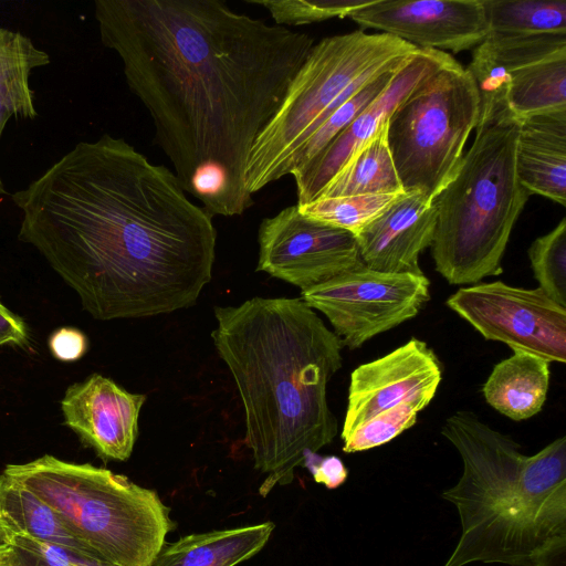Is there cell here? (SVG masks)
Wrapping results in <instances>:
<instances>
[{"label":"cell","mask_w":566,"mask_h":566,"mask_svg":"<svg viewBox=\"0 0 566 566\" xmlns=\"http://www.w3.org/2000/svg\"><path fill=\"white\" fill-rule=\"evenodd\" d=\"M3 473L49 506L98 558L116 566H149L172 530L157 492L90 463L45 454Z\"/></svg>","instance_id":"8992f818"},{"label":"cell","mask_w":566,"mask_h":566,"mask_svg":"<svg viewBox=\"0 0 566 566\" xmlns=\"http://www.w3.org/2000/svg\"><path fill=\"white\" fill-rule=\"evenodd\" d=\"M14 32L0 28V46L3 45L12 35Z\"/></svg>","instance_id":"8d00e7d4"},{"label":"cell","mask_w":566,"mask_h":566,"mask_svg":"<svg viewBox=\"0 0 566 566\" xmlns=\"http://www.w3.org/2000/svg\"><path fill=\"white\" fill-rule=\"evenodd\" d=\"M420 411L415 405L402 403L374 416L342 439L343 451H366L391 441L417 422Z\"/></svg>","instance_id":"f546056e"},{"label":"cell","mask_w":566,"mask_h":566,"mask_svg":"<svg viewBox=\"0 0 566 566\" xmlns=\"http://www.w3.org/2000/svg\"><path fill=\"white\" fill-rule=\"evenodd\" d=\"M258 243L256 271L301 291L364 265L353 233L303 214L296 203L261 221Z\"/></svg>","instance_id":"8fae6325"},{"label":"cell","mask_w":566,"mask_h":566,"mask_svg":"<svg viewBox=\"0 0 566 566\" xmlns=\"http://www.w3.org/2000/svg\"><path fill=\"white\" fill-rule=\"evenodd\" d=\"M49 348L54 358L62 361H73L85 354L87 339L85 335L76 328L62 327L51 334Z\"/></svg>","instance_id":"d6a6232c"},{"label":"cell","mask_w":566,"mask_h":566,"mask_svg":"<svg viewBox=\"0 0 566 566\" xmlns=\"http://www.w3.org/2000/svg\"><path fill=\"white\" fill-rule=\"evenodd\" d=\"M0 566H25L18 553L9 545H0Z\"/></svg>","instance_id":"d590c367"},{"label":"cell","mask_w":566,"mask_h":566,"mask_svg":"<svg viewBox=\"0 0 566 566\" xmlns=\"http://www.w3.org/2000/svg\"><path fill=\"white\" fill-rule=\"evenodd\" d=\"M437 224L432 201L400 195L355 238L363 264L374 271L422 275L419 256L430 248Z\"/></svg>","instance_id":"2e32d148"},{"label":"cell","mask_w":566,"mask_h":566,"mask_svg":"<svg viewBox=\"0 0 566 566\" xmlns=\"http://www.w3.org/2000/svg\"><path fill=\"white\" fill-rule=\"evenodd\" d=\"M400 195L321 197L296 206L303 214L356 235Z\"/></svg>","instance_id":"4316f807"},{"label":"cell","mask_w":566,"mask_h":566,"mask_svg":"<svg viewBox=\"0 0 566 566\" xmlns=\"http://www.w3.org/2000/svg\"><path fill=\"white\" fill-rule=\"evenodd\" d=\"M11 198L22 211L19 240L96 319L190 307L211 280L213 217L124 138L80 142Z\"/></svg>","instance_id":"7a4b0ae2"},{"label":"cell","mask_w":566,"mask_h":566,"mask_svg":"<svg viewBox=\"0 0 566 566\" xmlns=\"http://www.w3.org/2000/svg\"><path fill=\"white\" fill-rule=\"evenodd\" d=\"M417 49L391 35L363 30L327 36L314 44L251 149L244 174L247 190L253 196L289 175V164L315 122L356 80Z\"/></svg>","instance_id":"52a82bcc"},{"label":"cell","mask_w":566,"mask_h":566,"mask_svg":"<svg viewBox=\"0 0 566 566\" xmlns=\"http://www.w3.org/2000/svg\"><path fill=\"white\" fill-rule=\"evenodd\" d=\"M566 49V34L506 36L489 33L474 48L467 70L480 95V105L504 104L507 78L513 71Z\"/></svg>","instance_id":"ac0fdd59"},{"label":"cell","mask_w":566,"mask_h":566,"mask_svg":"<svg viewBox=\"0 0 566 566\" xmlns=\"http://www.w3.org/2000/svg\"><path fill=\"white\" fill-rule=\"evenodd\" d=\"M303 467L310 470L315 482L331 490L344 484L348 475L345 464L336 455L319 457L316 453H308Z\"/></svg>","instance_id":"1f68e13d"},{"label":"cell","mask_w":566,"mask_h":566,"mask_svg":"<svg viewBox=\"0 0 566 566\" xmlns=\"http://www.w3.org/2000/svg\"><path fill=\"white\" fill-rule=\"evenodd\" d=\"M146 401L112 379L93 374L71 385L61 400L64 423L105 460L125 461L138 437V418Z\"/></svg>","instance_id":"9a60e30c"},{"label":"cell","mask_w":566,"mask_h":566,"mask_svg":"<svg viewBox=\"0 0 566 566\" xmlns=\"http://www.w3.org/2000/svg\"><path fill=\"white\" fill-rule=\"evenodd\" d=\"M479 115L476 84L453 57L395 109L387 143L406 193L433 200L458 171Z\"/></svg>","instance_id":"ba28073f"},{"label":"cell","mask_w":566,"mask_h":566,"mask_svg":"<svg viewBox=\"0 0 566 566\" xmlns=\"http://www.w3.org/2000/svg\"><path fill=\"white\" fill-rule=\"evenodd\" d=\"M452 56L446 52L418 49L398 70L384 93L345 127L304 169L293 172L297 201H313L348 159L373 139L395 109Z\"/></svg>","instance_id":"5bb4252c"},{"label":"cell","mask_w":566,"mask_h":566,"mask_svg":"<svg viewBox=\"0 0 566 566\" xmlns=\"http://www.w3.org/2000/svg\"><path fill=\"white\" fill-rule=\"evenodd\" d=\"M274 524L264 522L195 533L165 543L149 566H237L269 542Z\"/></svg>","instance_id":"d6986e66"},{"label":"cell","mask_w":566,"mask_h":566,"mask_svg":"<svg viewBox=\"0 0 566 566\" xmlns=\"http://www.w3.org/2000/svg\"><path fill=\"white\" fill-rule=\"evenodd\" d=\"M18 535L98 558L74 536L51 506L22 483L2 472L0 475V545H7Z\"/></svg>","instance_id":"44dd1931"},{"label":"cell","mask_w":566,"mask_h":566,"mask_svg":"<svg viewBox=\"0 0 566 566\" xmlns=\"http://www.w3.org/2000/svg\"><path fill=\"white\" fill-rule=\"evenodd\" d=\"M7 545L14 548L25 566H116L24 535L12 537Z\"/></svg>","instance_id":"4dcf8cb0"},{"label":"cell","mask_w":566,"mask_h":566,"mask_svg":"<svg viewBox=\"0 0 566 566\" xmlns=\"http://www.w3.org/2000/svg\"><path fill=\"white\" fill-rule=\"evenodd\" d=\"M6 193H7V191L4 189V185H3L2 180H1V177H0V196L1 195H6Z\"/></svg>","instance_id":"74e56055"},{"label":"cell","mask_w":566,"mask_h":566,"mask_svg":"<svg viewBox=\"0 0 566 566\" xmlns=\"http://www.w3.org/2000/svg\"><path fill=\"white\" fill-rule=\"evenodd\" d=\"M28 342L24 321L7 308L0 301V347L3 345H23Z\"/></svg>","instance_id":"836d02e7"},{"label":"cell","mask_w":566,"mask_h":566,"mask_svg":"<svg viewBox=\"0 0 566 566\" xmlns=\"http://www.w3.org/2000/svg\"><path fill=\"white\" fill-rule=\"evenodd\" d=\"M211 337L240 396L245 444L266 474L260 494L294 479L296 467L337 434L327 385L342 367L340 339L300 297H253L216 306Z\"/></svg>","instance_id":"3957f363"},{"label":"cell","mask_w":566,"mask_h":566,"mask_svg":"<svg viewBox=\"0 0 566 566\" xmlns=\"http://www.w3.org/2000/svg\"><path fill=\"white\" fill-rule=\"evenodd\" d=\"M504 104L518 119L566 109V49L513 71Z\"/></svg>","instance_id":"7402d4cb"},{"label":"cell","mask_w":566,"mask_h":566,"mask_svg":"<svg viewBox=\"0 0 566 566\" xmlns=\"http://www.w3.org/2000/svg\"><path fill=\"white\" fill-rule=\"evenodd\" d=\"M460 454L458 482L441 494L457 509L461 533L443 566H534L566 541V437L533 455L469 411L441 428Z\"/></svg>","instance_id":"277c9868"},{"label":"cell","mask_w":566,"mask_h":566,"mask_svg":"<svg viewBox=\"0 0 566 566\" xmlns=\"http://www.w3.org/2000/svg\"><path fill=\"white\" fill-rule=\"evenodd\" d=\"M348 18L418 49L442 52L475 48L489 33L482 0H371Z\"/></svg>","instance_id":"4fadbf2b"},{"label":"cell","mask_w":566,"mask_h":566,"mask_svg":"<svg viewBox=\"0 0 566 566\" xmlns=\"http://www.w3.org/2000/svg\"><path fill=\"white\" fill-rule=\"evenodd\" d=\"M447 306L488 340L548 363L566 360V307L539 287H516L501 281L474 284L454 292Z\"/></svg>","instance_id":"30bf717a"},{"label":"cell","mask_w":566,"mask_h":566,"mask_svg":"<svg viewBox=\"0 0 566 566\" xmlns=\"http://www.w3.org/2000/svg\"><path fill=\"white\" fill-rule=\"evenodd\" d=\"M441 378L437 355L418 338L359 365L350 375L342 439L374 416L402 403L424 409Z\"/></svg>","instance_id":"7c38bea8"},{"label":"cell","mask_w":566,"mask_h":566,"mask_svg":"<svg viewBox=\"0 0 566 566\" xmlns=\"http://www.w3.org/2000/svg\"><path fill=\"white\" fill-rule=\"evenodd\" d=\"M534 566H566V541H562L546 551Z\"/></svg>","instance_id":"e575fe53"},{"label":"cell","mask_w":566,"mask_h":566,"mask_svg":"<svg viewBox=\"0 0 566 566\" xmlns=\"http://www.w3.org/2000/svg\"><path fill=\"white\" fill-rule=\"evenodd\" d=\"M538 287L566 307V219L533 241L527 251Z\"/></svg>","instance_id":"83f0119b"},{"label":"cell","mask_w":566,"mask_h":566,"mask_svg":"<svg viewBox=\"0 0 566 566\" xmlns=\"http://www.w3.org/2000/svg\"><path fill=\"white\" fill-rule=\"evenodd\" d=\"M520 124L505 104L480 105L473 143L432 200L431 255L450 284H473L503 272L511 232L531 195L516 174Z\"/></svg>","instance_id":"5b68a950"},{"label":"cell","mask_w":566,"mask_h":566,"mask_svg":"<svg viewBox=\"0 0 566 566\" xmlns=\"http://www.w3.org/2000/svg\"><path fill=\"white\" fill-rule=\"evenodd\" d=\"M396 193L405 191L387 143L386 124L348 159L316 198Z\"/></svg>","instance_id":"603a6c76"},{"label":"cell","mask_w":566,"mask_h":566,"mask_svg":"<svg viewBox=\"0 0 566 566\" xmlns=\"http://www.w3.org/2000/svg\"><path fill=\"white\" fill-rule=\"evenodd\" d=\"M547 360L525 352L497 363L483 385L486 402L507 418L521 421L542 410L549 388Z\"/></svg>","instance_id":"ffe728a7"},{"label":"cell","mask_w":566,"mask_h":566,"mask_svg":"<svg viewBox=\"0 0 566 566\" xmlns=\"http://www.w3.org/2000/svg\"><path fill=\"white\" fill-rule=\"evenodd\" d=\"M94 14L185 192L212 217L243 214L251 149L314 38L220 0H96Z\"/></svg>","instance_id":"6da1fadb"},{"label":"cell","mask_w":566,"mask_h":566,"mask_svg":"<svg viewBox=\"0 0 566 566\" xmlns=\"http://www.w3.org/2000/svg\"><path fill=\"white\" fill-rule=\"evenodd\" d=\"M424 274L386 273L365 265L301 291V300L324 314L343 346L370 338L417 316L430 300Z\"/></svg>","instance_id":"9c48e42d"},{"label":"cell","mask_w":566,"mask_h":566,"mask_svg":"<svg viewBox=\"0 0 566 566\" xmlns=\"http://www.w3.org/2000/svg\"><path fill=\"white\" fill-rule=\"evenodd\" d=\"M482 3L489 33L506 36L566 34L565 0H482Z\"/></svg>","instance_id":"d4e9b609"},{"label":"cell","mask_w":566,"mask_h":566,"mask_svg":"<svg viewBox=\"0 0 566 566\" xmlns=\"http://www.w3.org/2000/svg\"><path fill=\"white\" fill-rule=\"evenodd\" d=\"M410 56L370 78L349 98L335 108L292 157L287 174L292 175L304 169L345 127L375 102Z\"/></svg>","instance_id":"484cf974"},{"label":"cell","mask_w":566,"mask_h":566,"mask_svg":"<svg viewBox=\"0 0 566 566\" xmlns=\"http://www.w3.org/2000/svg\"><path fill=\"white\" fill-rule=\"evenodd\" d=\"M50 63L48 53L20 32L0 46V138L12 116L33 119L38 112L29 84L33 69Z\"/></svg>","instance_id":"cb8c5ba5"},{"label":"cell","mask_w":566,"mask_h":566,"mask_svg":"<svg viewBox=\"0 0 566 566\" xmlns=\"http://www.w3.org/2000/svg\"><path fill=\"white\" fill-rule=\"evenodd\" d=\"M251 4L264 7L275 24L284 27L304 25L333 18H345L371 0H249Z\"/></svg>","instance_id":"f1b7e54d"},{"label":"cell","mask_w":566,"mask_h":566,"mask_svg":"<svg viewBox=\"0 0 566 566\" xmlns=\"http://www.w3.org/2000/svg\"><path fill=\"white\" fill-rule=\"evenodd\" d=\"M515 165L530 193L566 205V109L521 119Z\"/></svg>","instance_id":"e0dca14e"}]
</instances>
